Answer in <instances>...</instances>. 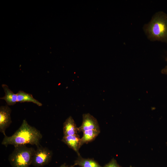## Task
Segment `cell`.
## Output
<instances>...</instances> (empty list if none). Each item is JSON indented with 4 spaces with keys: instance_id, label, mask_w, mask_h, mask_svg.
I'll list each match as a JSON object with an SVG mask.
<instances>
[{
    "instance_id": "6da1fadb",
    "label": "cell",
    "mask_w": 167,
    "mask_h": 167,
    "mask_svg": "<svg viewBox=\"0 0 167 167\" xmlns=\"http://www.w3.org/2000/svg\"><path fill=\"white\" fill-rule=\"evenodd\" d=\"M42 138L40 131L30 125L24 119L20 127L13 135L10 136H4L1 144L6 147L9 145L15 147L27 144L38 147L40 145V142Z\"/></svg>"
},
{
    "instance_id": "7a4b0ae2",
    "label": "cell",
    "mask_w": 167,
    "mask_h": 167,
    "mask_svg": "<svg viewBox=\"0 0 167 167\" xmlns=\"http://www.w3.org/2000/svg\"><path fill=\"white\" fill-rule=\"evenodd\" d=\"M143 29L151 41L167 43V14L161 11L157 12L149 22L144 25Z\"/></svg>"
},
{
    "instance_id": "3957f363",
    "label": "cell",
    "mask_w": 167,
    "mask_h": 167,
    "mask_svg": "<svg viewBox=\"0 0 167 167\" xmlns=\"http://www.w3.org/2000/svg\"><path fill=\"white\" fill-rule=\"evenodd\" d=\"M8 160L12 167H29L32 164L35 150L26 145L14 147Z\"/></svg>"
},
{
    "instance_id": "277c9868",
    "label": "cell",
    "mask_w": 167,
    "mask_h": 167,
    "mask_svg": "<svg viewBox=\"0 0 167 167\" xmlns=\"http://www.w3.org/2000/svg\"><path fill=\"white\" fill-rule=\"evenodd\" d=\"M53 156L52 151L40 145L37 147L32 158V165L36 167H42L48 164Z\"/></svg>"
},
{
    "instance_id": "5b68a950",
    "label": "cell",
    "mask_w": 167,
    "mask_h": 167,
    "mask_svg": "<svg viewBox=\"0 0 167 167\" xmlns=\"http://www.w3.org/2000/svg\"><path fill=\"white\" fill-rule=\"evenodd\" d=\"M11 112V109L7 105L0 107V131L4 136L6 135V130L12 123Z\"/></svg>"
},
{
    "instance_id": "8992f818",
    "label": "cell",
    "mask_w": 167,
    "mask_h": 167,
    "mask_svg": "<svg viewBox=\"0 0 167 167\" xmlns=\"http://www.w3.org/2000/svg\"><path fill=\"white\" fill-rule=\"evenodd\" d=\"M79 132H84L89 130H96L100 131L97 119L89 113L83 115V121L81 125L78 127Z\"/></svg>"
},
{
    "instance_id": "52a82bcc",
    "label": "cell",
    "mask_w": 167,
    "mask_h": 167,
    "mask_svg": "<svg viewBox=\"0 0 167 167\" xmlns=\"http://www.w3.org/2000/svg\"><path fill=\"white\" fill-rule=\"evenodd\" d=\"M80 138L79 135H76L63 136L62 141L67 145L70 148L73 149L77 154L80 155L79 152Z\"/></svg>"
},
{
    "instance_id": "ba28073f",
    "label": "cell",
    "mask_w": 167,
    "mask_h": 167,
    "mask_svg": "<svg viewBox=\"0 0 167 167\" xmlns=\"http://www.w3.org/2000/svg\"><path fill=\"white\" fill-rule=\"evenodd\" d=\"M63 136L73 135L77 134L78 127L72 117H68L63 123Z\"/></svg>"
},
{
    "instance_id": "9c48e42d",
    "label": "cell",
    "mask_w": 167,
    "mask_h": 167,
    "mask_svg": "<svg viewBox=\"0 0 167 167\" xmlns=\"http://www.w3.org/2000/svg\"><path fill=\"white\" fill-rule=\"evenodd\" d=\"M2 87L4 90L5 95L0 99L4 100L8 106L13 105L17 102V94L14 93L6 84H2Z\"/></svg>"
},
{
    "instance_id": "30bf717a",
    "label": "cell",
    "mask_w": 167,
    "mask_h": 167,
    "mask_svg": "<svg viewBox=\"0 0 167 167\" xmlns=\"http://www.w3.org/2000/svg\"><path fill=\"white\" fill-rule=\"evenodd\" d=\"M74 165L80 167H103L94 159L83 158L80 155L78 156Z\"/></svg>"
},
{
    "instance_id": "8fae6325",
    "label": "cell",
    "mask_w": 167,
    "mask_h": 167,
    "mask_svg": "<svg viewBox=\"0 0 167 167\" xmlns=\"http://www.w3.org/2000/svg\"><path fill=\"white\" fill-rule=\"evenodd\" d=\"M100 131L92 130L84 132L83 136L80 138V148L83 145L94 140L100 133Z\"/></svg>"
},
{
    "instance_id": "7c38bea8",
    "label": "cell",
    "mask_w": 167,
    "mask_h": 167,
    "mask_svg": "<svg viewBox=\"0 0 167 167\" xmlns=\"http://www.w3.org/2000/svg\"><path fill=\"white\" fill-rule=\"evenodd\" d=\"M17 102L20 103L24 102H31L38 106H41L42 104L39 101L35 99L31 94L28 93L20 90L17 93Z\"/></svg>"
},
{
    "instance_id": "4fadbf2b",
    "label": "cell",
    "mask_w": 167,
    "mask_h": 167,
    "mask_svg": "<svg viewBox=\"0 0 167 167\" xmlns=\"http://www.w3.org/2000/svg\"><path fill=\"white\" fill-rule=\"evenodd\" d=\"M103 167H122L117 162V161L113 158L107 164H106Z\"/></svg>"
},
{
    "instance_id": "5bb4252c",
    "label": "cell",
    "mask_w": 167,
    "mask_h": 167,
    "mask_svg": "<svg viewBox=\"0 0 167 167\" xmlns=\"http://www.w3.org/2000/svg\"><path fill=\"white\" fill-rule=\"evenodd\" d=\"M165 60L167 62V57L166 58ZM161 72L163 74L167 75V65L164 68L162 69L161 71Z\"/></svg>"
},
{
    "instance_id": "9a60e30c",
    "label": "cell",
    "mask_w": 167,
    "mask_h": 167,
    "mask_svg": "<svg viewBox=\"0 0 167 167\" xmlns=\"http://www.w3.org/2000/svg\"><path fill=\"white\" fill-rule=\"evenodd\" d=\"M75 166L74 165H73L69 166L67 165H66L65 163H64V164L62 165L59 167H75Z\"/></svg>"
},
{
    "instance_id": "2e32d148",
    "label": "cell",
    "mask_w": 167,
    "mask_h": 167,
    "mask_svg": "<svg viewBox=\"0 0 167 167\" xmlns=\"http://www.w3.org/2000/svg\"><path fill=\"white\" fill-rule=\"evenodd\" d=\"M130 167H134V166H131V165H130Z\"/></svg>"
}]
</instances>
